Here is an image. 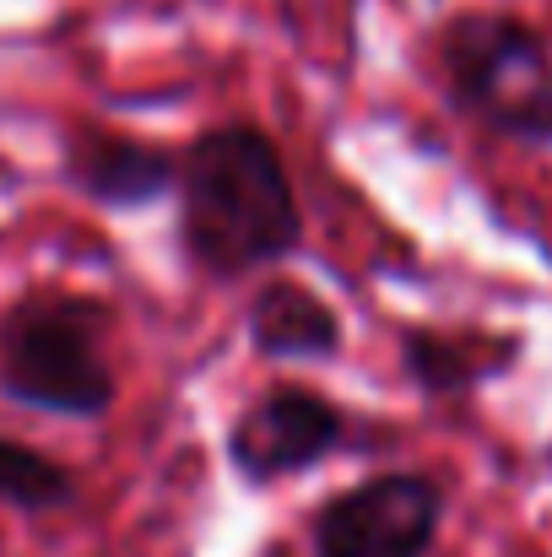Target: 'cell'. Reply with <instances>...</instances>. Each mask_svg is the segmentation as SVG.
I'll return each mask as SVG.
<instances>
[{"instance_id":"cell-1","label":"cell","mask_w":552,"mask_h":557,"mask_svg":"<svg viewBox=\"0 0 552 557\" xmlns=\"http://www.w3.org/2000/svg\"><path fill=\"white\" fill-rule=\"evenodd\" d=\"M180 244L217 276H249L304 244V211L282 152L255 125H217L180 158Z\"/></svg>"},{"instance_id":"cell-2","label":"cell","mask_w":552,"mask_h":557,"mask_svg":"<svg viewBox=\"0 0 552 557\" xmlns=\"http://www.w3.org/2000/svg\"><path fill=\"white\" fill-rule=\"evenodd\" d=\"M103 325L109 314L93 298L60 287H33L16 298L0 320V395L71 422L103 417L114 406Z\"/></svg>"},{"instance_id":"cell-3","label":"cell","mask_w":552,"mask_h":557,"mask_svg":"<svg viewBox=\"0 0 552 557\" xmlns=\"http://www.w3.org/2000/svg\"><path fill=\"white\" fill-rule=\"evenodd\" d=\"M439 71L461 114L510 141L552 147V49L537 27L466 11L439 33Z\"/></svg>"},{"instance_id":"cell-4","label":"cell","mask_w":552,"mask_h":557,"mask_svg":"<svg viewBox=\"0 0 552 557\" xmlns=\"http://www.w3.org/2000/svg\"><path fill=\"white\" fill-rule=\"evenodd\" d=\"M444 493L417 471H384L336 493L315 515V557H428Z\"/></svg>"},{"instance_id":"cell-5","label":"cell","mask_w":552,"mask_h":557,"mask_svg":"<svg viewBox=\"0 0 552 557\" xmlns=\"http://www.w3.org/2000/svg\"><path fill=\"white\" fill-rule=\"evenodd\" d=\"M342 438H347V417L320 389L282 384L238 411V422L228 428V460L244 482L266 487V482L315 471L326 455L342 449Z\"/></svg>"},{"instance_id":"cell-6","label":"cell","mask_w":552,"mask_h":557,"mask_svg":"<svg viewBox=\"0 0 552 557\" xmlns=\"http://www.w3.org/2000/svg\"><path fill=\"white\" fill-rule=\"evenodd\" d=\"M65 180L103 211H147L169 189H180V158L152 141L87 131L65 152Z\"/></svg>"},{"instance_id":"cell-7","label":"cell","mask_w":552,"mask_h":557,"mask_svg":"<svg viewBox=\"0 0 552 557\" xmlns=\"http://www.w3.org/2000/svg\"><path fill=\"white\" fill-rule=\"evenodd\" d=\"M249 342L271 363H326L342 352V320L315 287L266 282L249 304Z\"/></svg>"},{"instance_id":"cell-8","label":"cell","mask_w":552,"mask_h":557,"mask_svg":"<svg viewBox=\"0 0 552 557\" xmlns=\"http://www.w3.org/2000/svg\"><path fill=\"white\" fill-rule=\"evenodd\" d=\"M520 358V336H455V331H406L401 363L428 395H461Z\"/></svg>"},{"instance_id":"cell-9","label":"cell","mask_w":552,"mask_h":557,"mask_svg":"<svg viewBox=\"0 0 552 557\" xmlns=\"http://www.w3.org/2000/svg\"><path fill=\"white\" fill-rule=\"evenodd\" d=\"M71 498H76V482L65 466H54L49 455L16 438H0V504L22 515H49V509H65Z\"/></svg>"},{"instance_id":"cell-10","label":"cell","mask_w":552,"mask_h":557,"mask_svg":"<svg viewBox=\"0 0 552 557\" xmlns=\"http://www.w3.org/2000/svg\"><path fill=\"white\" fill-rule=\"evenodd\" d=\"M271 557H282V553H271Z\"/></svg>"}]
</instances>
